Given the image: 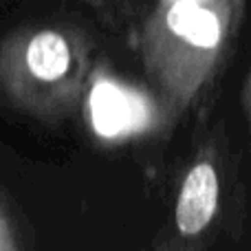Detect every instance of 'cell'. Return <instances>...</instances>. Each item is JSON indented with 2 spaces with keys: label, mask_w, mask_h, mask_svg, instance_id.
I'll return each mask as SVG.
<instances>
[{
  "label": "cell",
  "mask_w": 251,
  "mask_h": 251,
  "mask_svg": "<svg viewBox=\"0 0 251 251\" xmlns=\"http://www.w3.org/2000/svg\"><path fill=\"white\" fill-rule=\"evenodd\" d=\"M245 100H247V108H249V117H251V71L247 75V86H245Z\"/></svg>",
  "instance_id": "52a82bcc"
},
{
  "label": "cell",
  "mask_w": 251,
  "mask_h": 251,
  "mask_svg": "<svg viewBox=\"0 0 251 251\" xmlns=\"http://www.w3.org/2000/svg\"><path fill=\"white\" fill-rule=\"evenodd\" d=\"M84 2L93 4L97 11H104V13H115L122 7V0H84Z\"/></svg>",
  "instance_id": "8992f818"
},
{
  "label": "cell",
  "mask_w": 251,
  "mask_h": 251,
  "mask_svg": "<svg viewBox=\"0 0 251 251\" xmlns=\"http://www.w3.org/2000/svg\"><path fill=\"white\" fill-rule=\"evenodd\" d=\"M88 51L86 35L71 26L20 29L0 44V86L33 113H62L79 97Z\"/></svg>",
  "instance_id": "7a4b0ae2"
},
{
  "label": "cell",
  "mask_w": 251,
  "mask_h": 251,
  "mask_svg": "<svg viewBox=\"0 0 251 251\" xmlns=\"http://www.w3.org/2000/svg\"><path fill=\"white\" fill-rule=\"evenodd\" d=\"M247 0H154L139 29V55L168 117L199 101L229 53Z\"/></svg>",
  "instance_id": "6da1fadb"
},
{
  "label": "cell",
  "mask_w": 251,
  "mask_h": 251,
  "mask_svg": "<svg viewBox=\"0 0 251 251\" xmlns=\"http://www.w3.org/2000/svg\"><path fill=\"white\" fill-rule=\"evenodd\" d=\"M88 122L101 139H126L150 128L154 106L146 93L108 73H97L88 93Z\"/></svg>",
  "instance_id": "3957f363"
},
{
  "label": "cell",
  "mask_w": 251,
  "mask_h": 251,
  "mask_svg": "<svg viewBox=\"0 0 251 251\" xmlns=\"http://www.w3.org/2000/svg\"><path fill=\"white\" fill-rule=\"evenodd\" d=\"M0 251H20V245H18V238L13 234V227L9 223L7 214L0 207Z\"/></svg>",
  "instance_id": "5b68a950"
},
{
  "label": "cell",
  "mask_w": 251,
  "mask_h": 251,
  "mask_svg": "<svg viewBox=\"0 0 251 251\" xmlns=\"http://www.w3.org/2000/svg\"><path fill=\"white\" fill-rule=\"evenodd\" d=\"M218 172L216 165L207 159L196 161L183 178L176 199V229L185 238L203 234L205 227L214 221L218 209Z\"/></svg>",
  "instance_id": "277c9868"
}]
</instances>
